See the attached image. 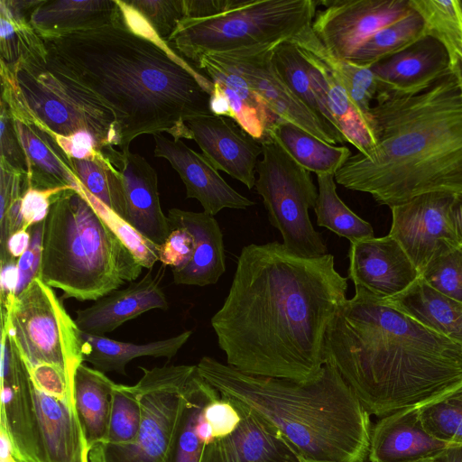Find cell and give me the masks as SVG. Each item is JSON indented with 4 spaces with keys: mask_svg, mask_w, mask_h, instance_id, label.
Instances as JSON below:
<instances>
[{
    "mask_svg": "<svg viewBox=\"0 0 462 462\" xmlns=\"http://www.w3.org/2000/svg\"><path fill=\"white\" fill-rule=\"evenodd\" d=\"M346 290L330 254L301 257L278 242L244 246L228 294L211 318L226 364L255 376L317 378L327 328Z\"/></svg>",
    "mask_w": 462,
    "mask_h": 462,
    "instance_id": "obj_1",
    "label": "cell"
},
{
    "mask_svg": "<svg viewBox=\"0 0 462 462\" xmlns=\"http://www.w3.org/2000/svg\"><path fill=\"white\" fill-rule=\"evenodd\" d=\"M46 62L114 114L121 152L142 134L191 140L186 121L212 115L213 83L179 54L132 32L121 18L103 27L43 40Z\"/></svg>",
    "mask_w": 462,
    "mask_h": 462,
    "instance_id": "obj_2",
    "label": "cell"
},
{
    "mask_svg": "<svg viewBox=\"0 0 462 462\" xmlns=\"http://www.w3.org/2000/svg\"><path fill=\"white\" fill-rule=\"evenodd\" d=\"M324 358L378 418L416 406L462 378L459 346L360 287L330 321Z\"/></svg>",
    "mask_w": 462,
    "mask_h": 462,
    "instance_id": "obj_3",
    "label": "cell"
},
{
    "mask_svg": "<svg viewBox=\"0 0 462 462\" xmlns=\"http://www.w3.org/2000/svg\"><path fill=\"white\" fill-rule=\"evenodd\" d=\"M369 118L377 145L351 155L336 183L392 208L462 190V97L450 72L415 94L379 89Z\"/></svg>",
    "mask_w": 462,
    "mask_h": 462,
    "instance_id": "obj_4",
    "label": "cell"
},
{
    "mask_svg": "<svg viewBox=\"0 0 462 462\" xmlns=\"http://www.w3.org/2000/svg\"><path fill=\"white\" fill-rule=\"evenodd\" d=\"M199 375L221 396L234 399L274 426L312 462H365L368 458L370 414L330 364L308 382L244 374L203 356Z\"/></svg>",
    "mask_w": 462,
    "mask_h": 462,
    "instance_id": "obj_5",
    "label": "cell"
},
{
    "mask_svg": "<svg viewBox=\"0 0 462 462\" xmlns=\"http://www.w3.org/2000/svg\"><path fill=\"white\" fill-rule=\"evenodd\" d=\"M143 267L73 189L52 201L42 234L38 278L61 300H97L137 280Z\"/></svg>",
    "mask_w": 462,
    "mask_h": 462,
    "instance_id": "obj_6",
    "label": "cell"
},
{
    "mask_svg": "<svg viewBox=\"0 0 462 462\" xmlns=\"http://www.w3.org/2000/svg\"><path fill=\"white\" fill-rule=\"evenodd\" d=\"M1 99L14 116L32 120L60 136L87 131L106 156L119 151L113 112L94 94L49 68L46 53L12 67L1 63Z\"/></svg>",
    "mask_w": 462,
    "mask_h": 462,
    "instance_id": "obj_7",
    "label": "cell"
},
{
    "mask_svg": "<svg viewBox=\"0 0 462 462\" xmlns=\"http://www.w3.org/2000/svg\"><path fill=\"white\" fill-rule=\"evenodd\" d=\"M316 0H235L225 12L184 19L169 46L194 64L204 55L278 45L311 26Z\"/></svg>",
    "mask_w": 462,
    "mask_h": 462,
    "instance_id": "obj_8",
    "label": "cell"
},
{
    "mask_svg": "<svg viewBox=\"0 0 462 462\" xmlns=\"http://www.w3.org/2000/svg\"><path fill=\"white\" fill-rule=\"evenodd\" d=\"M1 328L27 368L53 365L74 383L75 373L84 362L81 331L53 288L38 277L33 279L2 310Z\"/></svg>",
    "mask_w": 462,
    "mask_h": 462,
    "instance_id": "obj_9",
    "label": "cell"
},
{
    "mask_svg": "<svg viewBox=\"0 0 462 462\" xmlns=\"http://www.w3.org/2000/svg\"><path fill=\"white\" fill-rule=\"evenodd\" d=\"M262 159L256 167V192L263 199L269 222L291 254L307 258L328 253L321 234L311 224L309 210L318 199L310 172L300 165L269 134L261 142Z\"/></svg>",
    "mask_w": 462,
    "mask_h": 462,
    "instance_id": "obj_10",
    "label": "cell"
},
{
    "mask_svg": "<svg viewBox=\"0 0 462 462\" xmlns=\"http://www.w3.org/2000/svg\"><path fill=\"white\" fill-rule=\"evenodd\" d=\"M137 388L142 420L134 442L99 443L89 450V462H166L183 406L187 381L196 365L140 366Z\"/></svg>",
    "mask_w": 462,
    "mask_h": 462,
    "instance_id": "obj_11",
    "label": "cell"
},
{
    "mask_svg": "<svg viewBox=\"0 0 462 462\" xmlns=\"http://www.w3.org/2000/svg\"><path fill=\"white\" fill-rule=\"evenodd\" d=\"M276 46H256L209 55L243 76L278 118L300 127L326 143L335 145L347 143L342 134L301 102L281 79L272 62Z\"/></svg>",
    "mask_w": 462,
    "mask_h": 462,
    "instance_id": "obj_12",
    "label": "cell"
},
{
    "mask_svg": "<svg viewBox=\"0 0 462 462\" xmlns=\"http://www.w3.org/2000/svg\"><path fill=\"white\" fill-rule=\"evenodd\" d=\"M311 23L314 33L329 53L348 60L380 29L403 18L410 0H326Z\"/></svg>",
    "mask_w": 462,
    "mask_h": 462,
    "instance_id": "obj_13",
    "label": "cell"
},
{
    "mask_svg": "<svg viewBox=\"0 0 462 462\" xmlns=\"http://www.w3.org/2000/svg\"><path fill=\"white\" fill-rule=\"evenodd\" d=\"M0 430L22 462H42L28 369L6 330L1 328Z\"/></svg>",
    "mask_w": 462,
    "mask_h": 462,
    "instance_id": "obj_14",
    "label": "cell"
},
{
    "mask_svg": "<svg viewBox=\"0 0 462 462\" xmlns=\"http://www.w3.org/2000/svg\"><path fill=\"white\" fill-rule=\"evenodd\" d=\"M452 192H430L395 205L389 236L422 273L443 240L453 241L448 209Z\"/></svg>",
    "mask_w": 462,
    "mask_h": 462,
    "instance_id": "obj_15",
    "label": "cell"
},
{
    "mask_svg": "<svg viewBox=\"0 0 462 462\" xmlns=\"http://www.w3.org/2000/svg\"><path fill=\"white\" fill-rule=\"evenodd\" d=\"M310 27L303 30L291 42L309 63L310 81L326 119L358 152L369 155L377 145L370 121L315 50L310 38Z\"/></svg>",
    "mask_w": 462,
    "mask_h": 462,
    "instance_id": "obj_16",
    "label": "cell"
},
{
    "mask_svg": "<svg viewBox=\"0 0 462 462\" xmlns=\"http://www.w3.org/2000/svg\"><path fill=\"white\" fill-rule=\"evenodd\" d=\"M186 125L203 156L217 171L227 173L251 189L262 155L261 142L231 118L208 115L190 118Z\"/></svg>",
    "mask_w": 462,
    "mask_h": 462,
    "instance_id": "obj_17",
    "label": "cell"
},
{
    "mask_svg": "<svg viewBox=\"0 0 462 462\" xmlns=\"http://www.w3.org/2000/svg\"><path fill=\"white\" fill-rule=\"evenodd\" d=\"M348 278L378 299H389L406 290L420 276L401 245L391 236L350 244Z\"/></svg>",
    "mask_w": 462,
    "mask_h": 462,
    "instance_id": "obj_18",
    "label": "cell"
},
{
    "mask_svg": "<svg viewBox=\"0 0 462 462\" xmlns=\"http://www.w3.org/2000/svg\"><path fill=\"white\" fill-rule=\"evenodd\" d=\"M194 67L213 83L209 103L213 115L231 118L259 142L268 137L280 118L270 111L243 76L211 55L202 56Z\"/></svg>",
    "mask_w": 462,
    "mask_h": 462,
    "instance_id": "obj_19",
    "label": "cell"
},
{
    "mask_svg": "<svg viewBox=\"0 0 462 462\" xmlns=\"http://www.w3.org/2000/svg\"><path fill=\"white\" fill-rule=\"evenodd\" d=\"M154 155L166 159L186 188V197L197 199L204 212L215 216L224 208L245 209L255 203L234 189L203 156L182 140L153 135Z\"/></svg>",
    "mask_w": 462,
    "mask_h": 462,
    "instance_id": "obj_20",
    "label": "cell"
},
{
    "mask_svg": "<svg viewBox=\"0 0 462 462\" xmlns=\"http://www.w3.org/2000/svg\"><path fill=\"white\" fill-rule=\"evenodd\" d=\"M231 400L241 414L239 425L228 436L204 446L199 462H302L298 450L274 426Z\"/></svg>",
    "mask_w": 462,
    "mask_h": 462,
    "instance_id": "obj_21",
    "label": "cell"
},
{
    "mask_svg": "<svg viewBox=\"0 0 462 462\" xmlns=\"http://www.w3.org/2000/svg\"><path fill=\"white\" fill-rule=\"evenodd\" d=\"M165 267L161 263L156 269H148L126 287L115 290L89 307L77 310L75 321L79 328L86 333L105 336L148 310H166L169 303L162 287Z\"/></svg>",
    "mask_w": 462,
    "mask_h": 462,
    "instance_id": "obj_22",
    "label": "cell"
},
{
    "mask_svg": "<svg viewBox=\"0 0 462 462\" xmlns=\"http://www.w3.org/2000/svg\"><path fill=\"white\" fill-rule=\"evenodd\" d=\"M110 161L122 180L125 220L149 241L162 245L171 226L161 207L155 170L143 157L130 151H116Z\"/></svg>",
    "mask_w": 462,
    "mask_h": 462,
    "instance_id": "obj_23",
    "label": "cell"
},
{
    "mask_svg": "<svg viewBox=\"0 0 462 462\" xmlns=\"http://www.w3.org/2000/svg\"><path fill=\"white\" fill-rule=\"evenodd\" d=\"M451 446L424 428L417 406L384 417L372 426L370 462H419L441 456Z\"/></svg>",
    "mask_w": 462,
    "mask_h": 462,
    "instance_id": "obj_24",
    "label": "cell"
},
{
    "mask_svg": "<svg viewBox=\"0 0 462 462\" xmlns=\"http://www.w3.org/2000/svg\"><path fill=\"white\" fill-rule=\"evenodd\" d=\"M370 68L378 80L379 89L415 94L448 75L450 60L445 47L426 35Z\"/></svg>",
    "mask_w": 462,
    "mask_h": 462,
    "instance_id": "obj_25",
    "label": "cell"
},
{
    "mask_svg": "<svg viewBox=\"0 0 462 462\" xmlns=\"http://www.w3.org/2000/svg\"><path fill=\"white\" fill-rule=\"evenodd\" d=\"M31 387L42 462H89L74 402L47 394L32 382Z\"/></svg>",
    "mask_w": 462,
    "mask_h": 462,
    "instance_id": "obj_26",
    "label": "cell"
},
{
    "mask_svg": "<svg viewBox=\"0 0 462 462\" xmlns=\"http://www.w3.org/2000/svg\"><path fill=\"white\" fill-rule=\"evenodd\" d=\"M168 219L171 229L182 227L191 233L195 250L191 260L182 268L173 269L176 284L206 286L217 282L226 271L223 235L213 216L171 208Z\"/></svg>",
    "mask_w": 462,
    "mask_h": 462,
    "instance_id": "obj_27",
    "label": "cell"
},
{
    "mask_svg": "<svg viewBox=\"0 0 462 462\" xmlns=\"http://www.w3.org/2000/svg\"><path fill=\"white\" fill-rule=\"evenodd\" d=\"M13 116L27 159L28 188L73 189L79 180L70 158L58 144L52 133L32 120L14 115Z\"/></svg>",
    "mask_w": 462,
    "mask_h": 462,
    "instance_id": "obj_28",
    "label": "cell"
},
{
    "mask_svg": "<svg viewBox=\"0 0 462 462\" xmlns=\"http://www.w3.org/2000/svg\"><path fill=\"white\" fill-rule=\"evenodd\" d=\"M122 16L116 0H42L30 23L42 40L97 29Z\"/></svg>",
    "mask_w": 462,
    "mask_h": 462,
    "instance_id": "obj_29",
    "label": "cell"
},
{
    "mask_svg": "<svg viewBox=\"0 0 462 462\" xmlns=\"http://www.w3.org/2000/svg\"><path fill=\"white\" fill-rule=\"evenodd\" d=\"M382 300L462 349V302L436 291L420 276L402 292Z\"/></svg>",
    "mask_w": 462,
    "mask_h": 462,
    "instance_id": "obj_30",
    "label": "cell"
},
{
    "mask_svg": "<svg viewBox=\"0 0 462 462\" xmlns=\"http://www.w3.org/2000/svg\"><path fill=\"white\" fill-rule=\"evenodd\" d=\"M191 334V330H186L166 339L137 344L81 331L83 360L103 373L126 374L125 366L134 358L152 356L171 359Z\"/></svg>",
    "mask_w": 462,
    "mask_h": 462,
    "instance_id": "obj_31",
    "label": "cell"
},
{
    "mask_svg": "<svg viewBox=\"0 0 462 462\" xmlns=\"http://www.w3.org/2000/svg\"><path fill=\"white\" fill-rule=\"evenodd\" d=\"M115 384L105 373L84 363L75 373L74 406L89 450L106 438Z\"/></svg>",
    "mask_w": 462,
    "mask_h": 462,
    "instance_id": "obj_32",
    "label": "cell"
},
{
    "mask_svg": "<svg viewBox=\"0 0 462 462\" xmlns=\"http://www.w3.org/2000/svg\"><path fill=\"white\" fill-rule=\"evenodd\" d=\"M269 134L300 165L317 176L335 175L352 155L346 146L326 143L282 119L275 122Z\"/></svg>",
    "mask_w": 462,
    "mask_h": 462,
    "instance_id": "obj_33",
    "label": "cell"
},
{
    "mask_svg": "<svg viewBox=\"0 0 462 462\" xmlns=\"http://www.w3.org/2000/svg\"><path fill=\"white\" fill-rule=\"evenodd\" d=\"M41 2L0 1L1 63L12 67L27 57L46 53L43 40L30 23L32 12Z\"/></svg>",
    "mask_w": 462,
    "mask_h": 462,
    "instance_id": "obj_34",
    "label": "cell"
},
{
    "mask_svg": "<svg viewBox=\"0 0 462 462\" xmlns=\"http://www.w3.org/2000/svg\"><path fill=\"white\" fill-rule=\"evenodd\" d=\"M218 395L196 366L184 388L182 411L166 462H199L204 445L196 431L197 420L206 404Z\"/></svg>",
    "mask_w": 462,
    "mask_h": 462,
    "instance_id": "obj_35",
    "label": "cell"
},
{
    "mask_svg": "<svg viewBox=\"0 0 462 462\" xmlns=\"http://www.w3.org/2000/svg\"><path fill=\"white\" fill-rule=\"evenodd\" d=\"M318 199L314 208L317 224L356 243L374 237V229L367 221L353 212L337 192L335 175H319Z\"/></svg>",
    "mask_w": 462,
    "mask_h": 462,
    "instance_id": "obj_36",
    "label": "cell"
},
{
    "mask_svg": "<svg viewBox=\"0 0 462 462\" xmlns=\"http://www.w3.org/2000/svg\"><path fill=\"white\" fill-rule=\"evenodd\" d=\"M426 36L425 23L420 14L412 9L403 18L380 29L367 39L348 59L350 61L371 67L379 60L393 55Z\"/></svg>",
    "mask_w": 462,
    "mask_h": 462,
    "instance_id": "obj_37",
    "label": "cell"
},
{
    "mask_svg": "<svg viewBox=\"0 0 462 462\" xmlns=\"http://www.w3.org/2000/svg\"><path fill=\"white\" fill-rule=\"evenodd\" d=\"M416 406L431 436L449 446L462 447V378Z\"/></svg>",
    "mask_w": 462,
    "mask_h": 462,
    "instance_id": "obj_38",
    "label": "cell"
},
{
    "mask_svg": "<svg viewBox=\"0 0 462 462\" xmlns=\"http://www.w3.org/2000/svg\"><path fill=\"white\" fill-rule=\"evenodd\" d=\"M70 161L82 186L125 219L124 188L120 175L111 161L100 151L89 158Z\"/></svg>",
    "mask_w": 462,
    "mask_h": 462,
    "instance_id": "obj_39",
    "label": "cell"
},
{
    "mask_svg": "<svg viewBox=\"0 0 462 462\" xmlns=\"http://www.w3.org/2000/svg\"><path fill=\"white\" fill-rule=\"evenodd\" d=\"M422 17L426 35L438 40L452 61L462 54V4L459 0H410Z\"/></svg>",
    "mask_w": 462,
    "mask_h": 462,
    "instance_id": "obj_40",
    "label": "cell"
},
{
    "mask_svg": "<svg viewBox=\"0 0 462 462\" xmlns=\"http://www.w3.org/2000/svg\"><path fill=\"white\" fill-rule=\"evenodd\" d=\"M310 38L319 55L345 87L359 110L370 121L369 113L372 101L375 99L379 89L378 80L371 68L333 56L323 46L311 27L310 28Z\"/></svg>",
    "mask_w": 462,
    "mask_h": 462,
    "instance_id": "obj_41",
    "label": "cell"
},
{
    "mask_svg": "<svg viewBox=\"0 0 462 462\" xmlns=\"http://www.w3.org/2000/svg\"><path fill=\"white\" fill-rule=\"evenodd\" d=\"M272 62L276 72L293 94L333 128L327 121L325 112L312 87L309 63L291 40L282 42L274 48Z\"/></svg>",
    "mask_w": 462,
    "mask_h": 462,
    "instance_id": "obj_42",
    "label": "cell"
},
{
    "mask_svg": "<svg viewBox=\"0 0 462 462\" xmlns=\"http://www.w3.org/2000/svg\"><path fill=\"white\" fill-rule=\"evenodd\" d=\"M73 189L77 190L88 200L102 221L129 249L143 268L147 270L153 268L154 264L159 261V245L149 241L124 217L90 194L79 180Z\"/></svg>",
    "mask_w": 462,
    "mask_h": 462,
    "instance_id": "obj_43",
    "label": "cell"
},
{
    "mask_svg": "<svg viewBox=\"0 0 462 462\" xmlns=\"http://www.w3.org/2000/svg\"><path fill=\"white\" fill-rule=\"evenodd\" d=\"M141 420L142 410L136 386L116 383L112 391L107 435L103 443L128 445L134 442Z\"/></svg>",
    "mask_w": 462,
    "mask_h": 462,
    "instance_id": "obj_44",
    "label": "cell"
},
{
    "mask_svg": "<svg viewBox=\"0 0 462 462\" xmlns=\"http://www.w3.org/2000/svg\"><path fill=\"white\" fill-rule=\"evenodd\" d=\"M420 277L436 291L462 302V247L441 241Z\"/></svg>",
    "mask_w": 462,
    "mask_h": 462,
    "instance_id": "obj_45",
    "label": "cell"
},
{
    "mask_svg": "<svg viewBox=\"0 0 462 462\" xmlns=\"http://www.w3.org/2000/svg\"><path fill=\"white\" fill-rule=\"evenodd\" d=\"M152 27L157 35L168 44L184 20L183 0H132L125 1Z\"/></svg>",
    "mask_w": 462,
    "mask_h": 462,
    "instance_id": "obj_46",
    "label": "cell"
},
{
    "mask_svg": "<svg viewBox=\"0 0 462 462\" xmlns=\"http://www.w3.org/2000/svg\"><path fill=\"white\" fill-rule=\"evenodd\" d=\"M0 163L27 177V159L9 106L0 101Z\"/></svg>",
    "mask_w": 462,
    "mask_h": 462,
    "instance_id": "obj_47",
    "label": "cell"
},
{
    "mask_svg": "<svg viewBox=\"0 0 462 462\" xmlns=\"http://www.w3.org/2000/svg\"><path fill=\"white\" fill-rule=\"evenodd\" d=\"M202 415L210 425L215 439L231 434L241 421V414L235 402L220 394L206 404Z\"/></svg>",
    "mask_w": 462,
    "mask_h": 462,
    "instance_id": "obj_48",
    "label": "cell"
},
{
    "mask_svg": "<svg viewBox=\"0 0 462 462\" xmlns=\"http://www.w3.org/2000/svg\"><path fill=\"white\" fill-rule=\"evenodd\" d=\"M194 250L195 240L191 233L182 227L173 228L159 245V262L171 270L180 269L191 260Z\"/></svg>",
    "mask_w": 462,
    "mask_h": 462,
    "instance_id": "obj_49",
    "label": "cell"
},
{
    "mask_svg": "<svg viewBox=\"0 0 462 462\" xmlns=\"http://www.w3.org/2000/svg\"><path fill=\"white\" fill-rule=\"evenodd\" d=\"M27 369L32 383L39 390L51 396L74 402L73 382L62 369L49 364Z\"/></svg>",
    "mask_w": 462,
    "mask_h": 462,
    "instance_id": "obj_50",
    "label": "cell"
},
{
    "mask_svg": "<svg viewBox=\"0 0 462 462\" xmlns=\"http://www.w3.org/2000/svg\"><path fill=\"white\" fill-rule=\"evenodd\" d=\"M69 189L72 188L60 187L48 189L28 188L22 199L23 228L29 230L32 226L44 222L55 197Z\"/></svg>",
    "mask_w": 462,
    "mask_h": 462,
    "instance_id": "obj_51",
    "label": "cell"
},
{
    "mask_svg": "<svg viewBox=\"0 0 462 462\" xmlns=\"http://www.w3.org/2000/svg\"><path fill=\"white\" fill-rule=\"evenodd\" d=\"M43 226L44 222H42L30 228L32 235L30 245L17 260L18 284L16 295L21 293L39 275L42 253Z\"/></svg>",
    "mask_w": 462,
    "mask_h": 462,
    "instance_id": "obj_52",
    "label": "cell"
},
{
    "mask_svg": "<svg viewBox=\"0 0 462 462\" xmlns=\"http://www.w3.org/2000/svg\"><path fill=\"white\" fill-rule=\"evenodd\" d=\"M52 134L58 144L70 159L89 158L100 151L96 138L89 132L81 131L70 136Z\"/></svg>",
    "mask_w": 462,
    "mask_h": 462,
    "instance_id": "obj_53",
    "label": "cell"
},
{
    "mask_svg": "<svg viewBox=\"0 0 462 462\" xmlns=\"http://www.w3.org/2000/svg\"><path fill=\"white\" fill-rule=\"evenodd\" d=\"M17 284V259L10 256L1 259L0 287L2 310H7L15 298Z\"/></svg>",
    "mask_w": 462,
    "mask_h": 462,
    "instance_id": "obj_54",
    "label": "cell"
},
{
    "mask_svg": "<svg viewBox=\"0 0 462 462\" xmlns=\"http://www.w3.org/2000/svg\"><path fill=\"white\" fill-rule=\"evenodd\" d=\"M235 0H183L184 19L208 18L225 12Z\"/></svg>",
    "mask_w": 462,
    "mask_h": 462,
    "instance_id": "obj_55",
    "label": "cell"
},
{
    "mask_svg": "<svg viewBox=\"0 0 462 462\" xmlns=\"http://www.w3.org/2000/svg\"><path fill=\"white\" fill-rule=\"evenodd\" d=\"M31 237L30 229L21 228L14 232L6 241L5 254L0 256L1 259L10 256L18 260L28 249Z\"/></svg>",
    "mask_w": 462,
    "mask_h": 462,
    "instance_id": "obj_56",
    "label": "cell"
},
{
    "mask_svg": "<svg viewBox=\"0 0 462 462\" xmlns=\"http://www.w3.org/2000/svg\"><path fill=\"white\" fill-rule=\"evenodd\" d=\"M448 218L453 240L462 247V190L453 193Z\"/></svg>",
    "mask_w": 462,
    "mask_h": 462,
    "instance_id": "obj_57",
    "label": "cell"
},
{
    "mask_svg": "<svg viewBox=\"0 0 462 462\" xmlns=\"http://www.w3.org/2000/svg\"><path fill=\"white\" fill-rule=\"evenodd\" d=\"M450 72L457 81L462 97V54L450 61Z\"/></svg>",
    "mask_w": 462,
    "mask_h": 462,
    "instance_id": "obj_58",
    "label": "cell"
},
{
    "mask_svg": "<svg viewBox=\"0 0 462 462\" xmlns=\"http://www.w3.org/2000/svg\"><path fill=\"white\" fill-rule=\"evenodd\" d=\"M443 462H462V447L451 446L442 454Z\"/></svg>",
    "mask_w": 462,
    "mask_h": 462,
    "instance_id": "obj_59",
    "label": "cell"
},
{
    "mask_svg": "<svg viewBox=\"0 0 462 462\" xmlns=\"http://www.w3.org/2000/svg\"><path fill=\"white\" fill-rule=\"evenodd\" d=\"M419 462H443L442 455L439 457H433V458H430V459H426V460H422V461H419Z\"/></svg>",
    "mask_w": 462,
    "mask_h": 462,
    "instance_id": "obj_60",
    "label": "cell"
},
{
    "mask_svg": "<svg viewBox=\"0 0 462 462\" xmlns=\"http://www.w3.org/2000/svg\"><path fill=\"white\" fill-rule=\"evenodd\" d=\"M302 462H312V461H307V460H304V459H303V460H302Z\"/></svg>",
    "mask_w": 462,
    "mask_h": 462,
    "instance_id": "obj_61",
    "label": "cell"
},
{
    "mask_svg": "<svg viewBox=\"0 0 462 462\" xmlns=\"http://www.w3.org/2000/svg\"><path fill=\"white\" fill-rule=\"evenodd\" d=\"M461 4H462V1H461Z\"/></svg>",
    "mask_w": 462,
    "mask_h": 462,
    "instance_id": "obj_62",
    "label": "cell"
}]
</instances>
